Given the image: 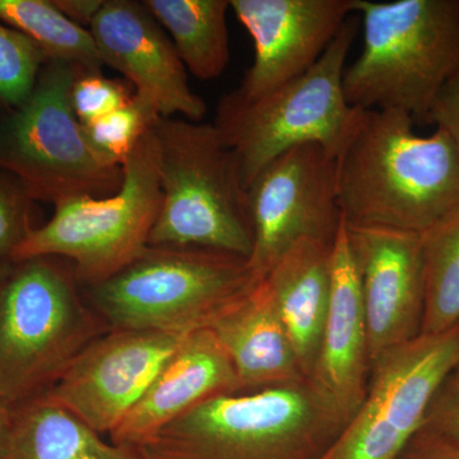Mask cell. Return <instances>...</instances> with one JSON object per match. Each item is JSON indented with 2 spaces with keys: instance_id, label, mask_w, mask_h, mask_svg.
Listing matches in <instances>:
<instances>
[{
  "instance_id": "obj_1",
  "label": "cell",
  "mask_w": 459,
  "mask_h": 459,
  "mask_svg": "<svg viewBox=\"0 0 459 459\" xmlns=\"http://www.w3.org/2000/svg\"><path fill=\"white\" fill-rule=\"evenodd\" d=\"M412 117L356 108L334 155L338 205L351 226L422 234L459 208V150L444 129L421 137Z\"/></svg>"
},
{
  "instance_id": "obj_2",
  "label": "cell",
  "mask_w": 459,
  "mask_h": 459,
  "mask_svg": "<svg viewBox=\"0 0 459 459\" xmlns=\"http://www.w3.org/2000/svg\"><path fill=\"white\" fill-rule=\"evenodd\" d=\"M349 421L304 377L208 398L134 452L140 459H320Z\"/></svg>"
},
{
  "instance_id": "obj_3",
  "label": "cell",
  "mask_w": 459,
  "mask_h": 459,
  "mask_svg": "<svg viewBox=\"0 0 459 459\" xmlns=\"http://www.w3.org/2000/svg\"><path fill=\"white\" fill-rule=\"evenodd\" d=\"M356 13L364 44L344 72L347 102L427 122L435 100L459 74V0H356Z\"/></svg>"
},
{
  "instance_id": "obj_4",
  "label": "cell",
  "mask_w": 459,
  "mask_h": 459,
  "mask_svg": "<svg viewBox=\"0 0 459 459\" xmlns=\"http://www.w3.org/2000/svg\"><path fill=\"white\" fill-rule=\"evenodd\" d=\"M108 331L72 265L54 256L12 263L0 290V400L12 407L47 394Z\"/></svg>"
},
{
  "instance_id": "obj_5",
  "label": "cell",
  "mask_w": 459,
  "mask_h": 459,
  "mask_svg": "<svg viewBox=\"0 0 459 459\" xmlns=\"http://www.w3.org/2000/svg\"><path fill=\"white\" fill-rule=\"evenodd\" d=\"M161 204L148 246L195 247L249 258L247 190L238 157L213 123L160 117Z\"/></svg>"
},
{
  "instance_id": "obj_6",
  "label": "cell",
  "mask_w": 459,
  "mask_h": 459,
  "mask_svg": "<svg viewBox=\"0 0 459 459\" xmlns=\"http://www.w3.org/2000/svg\"><path fill=\"white\" fill-rule=\"evenodd\" d=\"M256 283L243 256L148 246L110 279L84 287L83 298L115 331L188 334L210 327Z\"/></svg>"
},
{
  "instance_id": "obj_7",
  "label": "cell",
  "mask_w": 459,
  "mask_h": 459,
  "mask_svg": "<svg viewBox=\"0 0 459 459\" xmlns=\"http://www.w3.org/2000/svg\"><path fill=\"white\" fill-rule=\"evenodd\" d=\"M360 23L352 14L309 71L261 98L222 96L213 124L238 157L247 190L265 166L292 148L319 144L336 155L356 110L347 102L343 77Z\"/></svg>"
},
{
  "instance_id": "obj_8",
  "label": "cell",
  "mask_w": 459,
  "mask_h": 459,
  "mask_svg": "<svg viewBox=\"0 0 459 459\" xmlns=\"http://www.w3.org/2000/svg\"><path fill=\"white\" fill-rule=\"evenodd\" d=\"M81 72L48 60L29 98L0 124V170L16 178L32 201L108 197L122 186V166L92 147L72 107Z\"/></svg>"
},
{
  "instance_id": "obj_9",
  "label": "cell",
  "mask_w": 459,
  "mask_h": 459,
  "mask_svg": "<svg viewBox=\"0 0 459 459\" xmlns=\"http://www.w3.org/2000/svg\"><path fill=\"white\" fill-rule=\"evenodd\" d=\"M155 126L124 162L114 195L54 205L53 217L33 230L12 263L39 256L69 261L78 283L87 287L134 261L148 247L161 204Z\"/></svg>"
},
{
  "instance_id": "obj_10",
  "label": "cell",
  "mask_w": 459,
  "mask_h": 459,
  "mask_svg": "<svg viewBox=\"0 0 459 459\" xmlns=\"http://www.w3.org/2000/svg\"><path fill=\"white\" fill-rule=\"evenodd\" d=\"M459 364V323L420 334L370 367L364 401L320 459H395L424 425L435 394Z\"/></svg>"
},
{
  "instance_id": "obj_11",
  "label": "cell",
  "mask_w": 459,
  "mask_h": 459,
  "mask_svg": "<svg viewBox=\"0 0 459 459\" xmlns=\"http://www.w3.org/2000/svg\"><path fill=\"white\" fill-rule=\"evenodd\" d=\"M247 207L253 234L247 265L259 282L299 240L333 243L342 221L333 157L319 144L287 151L247 186Z\"/></svg>"
},
{
  "instance_id": "obj_12",
  "label": "cell",
  "mask_w": 459,
  "mask_h": 459,
  "mask_svg": "<svg viewBox=\"0 0 459 459\" xmlns=\"http://www.w3.org/2000/svg\"><path fill=\"white\" fill-rule=\"evenodd\" d=\"M188 334L111 329L91 342L45 395L92 430L110 435Z\"/></svg>"
},
{
  "instance_id": "obj_13",
  "label": "cell",
  "mask_w": 459,
  "mask_h": 459,
  "mask_svg": "<svg viewBox=\"0 0 459 459\" xmlns=\"http://www.w3.org/2000/svg\"><path fill=\"white\" fill-rule=\"evenodd\" d=\"M230 9L255 44L231 93L252 101L309 71L356 13V0H230Z\"/></svg>"
},
{
  "instance_id": "obj_14",
  "label": "cell",
  "mask_w": 459,
  "mask_h": 459,
  "mask_svg": "<svg viewBox=\"0 0 459 459\" xmlns=\"http://www.w3.org/2000/svg\"><path fill=\"white\" fill-rule=\"evenodd\" d=\"M370 367L383 353L421 334L425 307L421 234L351 226Z\"/></svg>"
},
{
  "instance_id": "obj_15",
  "label": "cell",
  "mask_w": 459,
  "mask_h": 459,
  "mask_svg": "<svg viewBox=\"0 0 459 459\" xmlns=\"http://www.w3.org/2000/svg\"><path fill=\"white\" fill-rule=\"evenodd\" d=\"M90 32L104 65L120 72L160 117L202 122L207 104L190 89L171 39L143 2L105 0Z\"/></svg>"
},
{
  "instance_id": "obj_16",
  "label": "cell",
  "mask_w": 459,
  "mask_h": 459,
  "mask_svg": "<svg viewBox=\"0 0 459 459\" xmlns=\"http://www.w3.org/2000/svg\"><path fill=\"white\" fill-rule=\"evenodd\" d=\"M238 394L234 368L211 329L192 332L166 361L110 442L140 448L160 431L208 398Z\"/></svg>"
},
{
  "instance_id": "obj_17",
  "label": "cell",
  "mask_w": 459,
  "mask_h": 459,
  "mask_svg": "<svg viewBox=\"0 0 459 459\" xmlns=\"http://www.w3.org/2000/svg\"><path fill=\"white\" fill-rule=\"evenodd\" d=\"M370 377L360 280L346 220L331 249V298L312 379L350 419L364 401Z\"/></svg>"
},
{
  "instance_id": "obj_18",
  "label": "cell",
  "mask_w": 459,
  "mask_h": 459,
  "mask_svg": "<svg viewBox=\"0 0 459 459\" xmlns=\"http://www.w3.org/2000/svg\"><path fill=\"white\" fill-rule=\"evenodd\" d=\"M208 329L231 361L238 394L262 391L307 377L263 281Z\"/></svg>"
},
{
  "instance_id": "obj_19",
  "label": "cell",
  "mask_w": 459,
  "mask_h": 459,
  "mask_svg": "<svg viewBox=\"0 0 459 459\" xmlns=\"http://www.w3.org/2000/svg\"><path fill=\"white\" fill-rule=\"evenodd\" d=\"M332 244L313 238L299 240L262 280L307 377L313 376L327 318Z\"/></svg>"
},
{
  "instance_id": "obj_20",
  "label": "cell",
  "mask_w": 459,
  "mask_h": 459,
  "mask_svg": "<svg viewBox=\"0 0 459 459\" xmlns=\"http://www.w3.org/2000/svg\"><path fill=\"white\" fill-rule=\"evenodd\" d=\"M0 459H140L42 394L9 407Z\"/></svg>"
},
{
  "instance_id": "obj_21",
  "label": "cell",
  "mask_w": 459,
  "mask_h": 459,
  "mask_svg": "<svg viewBox=\"0 0 459 459\" xmlns=\"http://www.w3.org/2000/svg\"><path fill=\"white\" fill-rule=\"evenodd\" d=\"M171 36L184 66L198 80L220 77L230 60V0H146Z\"/></svg>"
},
{
  "instance_id": "obj_22",
  "label": "cell",
  "mask_w": 459,
  "mask_h": 459,
  "mask_svg": "<svg viewBox=\"0 0 459 459\" xmlns=\"http://www.w3.org/2000/svg\"><path fill=\"white\" fill-rule=\"evenodd\" d=\"M0 22L35 42L48 60L86 72H101L104 66L90 30L72 22L53 0H0Z\"/></svg>"
},
{
  "instance_id": "obj_23",
  "label": "cell",
  "mask_w": 459,
  "mask_h": 459,
  "mask_svg": "<svg viewBox=\"0 0 459 459\" xmlns=\"http://www.w3.org/2000/svg\"><path fill=\"white\" fill-rule=\"evenodd\" d=\"M425 307L421 334L459 323V208L421 234Z\"/></svg>"
},
{
  "instance_id": "obj_24",
  "label": "cell",
  "mask_w": 459,
  "mask_h": 459,
  "mask_svg": "<svg viewBox=\"0 0 459 459\" xmlns=\"http://www.w3.org/2000/svg\"><path fill=\"white\" fill-rule=\"evenodd\" d=\"M160 117L150 105L134 95L123 108L82 126L87 140L100 155L111 164L123 166Z\"/></svg>"
},
{
  "instance_id": "obj_25",
  "label": "cell",
  "mask_w": 459,
  "mask_h": 459,
  "mask_svg": "<svg viewBox=\"0 0 459 459\" xmlns=\"http://www.w3.org/2000/svg\"><path fill=\"white\" fill-rule=\"evenodd\" d=\"M47 62L35 42L0 22V108L11 111L23 104Z\"/></svg>"
},
{
  "instance_id": "obj_26",
  "label": "cell",
  "mask_w": 459,
  "mask_h": 459,
  "mask_svg": "<svg viewBox=\"0 0 459 459\" xmlns=\"http://www.w3.org/2000/svg\"><path fill=\"white\" fill-rule=\"evenodd\" d=\"M32 202L16 178L0 170V261L13 262L18 247L36 229Z\"/></svg>"
},
{
  "instance_id": "obj_27",
  "label": "cell",
  "mask_w": 459,
  "mask_h": 459,
  "mask_svg": "<svg viewBox=\"0 0 459 459\" xmlns=\"http://www.w3.org/2000/svg\"><path fill=\"white\" fill-rule=\"evenodd\" d=\"M131 84L105 77L101 72H81L72 89V107L80 123L89 124L131 101Z\"/></svg>"
},
{
  "instance_id": "obj_28",
  "label": "cell",
  "mask_w": 459,
  "mask_h": 459,
  "mask_svg": "<svg viewBox=\"0 0 459 459\" xmlns=\"http://www.w3.org/2000/svg\"><path fill=\"white\" fill-rule=\"evenodd\" d=\"M422 427L459 444V364L443 380L435 394Z\"/></svg>"
},
{
  "instance_id": "obj_29",
  "label": "cell",
  "mask_w": 459,
  "mask_h": 459,
  "mask_svg": "<svg viewBox=\"0 0 459 459\" xmlns=\"http://www.w3.org/2000/svg\"><path fill=\"white\" fill-rule=\"evenodd\" d=\"M395 459H459V444L422 427Z\"/></svg>"
},
{
  "instance_id": "obj_30",
  "label": "cell",
  "mask_w": 459,
  "mask_h": 459,
  "mask_svg": "<svg viewBox=\"0 0 459 459\" xmlns=\"http://www.w3.org/2000/svg\"><path fill=\"white\" fill-rule=\"evenodd\" d=\"M427 123L448 133L459 150V74L444 87L435 100Z\"/></svg>"
},
{
  "instance_id": "obj_31",
  "label": "cell",
  "mask_w": 459,
  "mask_h": 459,
  "mask_svg": "<svg viewBox=\"0 0 459 459\" xmlns=\"http://www.w3.org/2000/svg\"><path fill=\"white\" fill-rule=\"evenodd\" d=\"M53 3L75 25L90 30L105 0H53Z\"/></svg>"
},
{
  "instance_id": "obj_32",
  "label": "cell",
  "mask_w": 459,
  "mask_h": 459,
  "mask_svg": "<svg viewBox=\"0 0 459 459\" xmlns=\"http://www.w3.org/2000/svg\"><path fill=\"white\" fill-rule=\"evenodd\" d=\"M12 263L0 261V290H2L3 283L7 279L9 271H11Z\"/></svg>"
},
{
  "instance_id": "obj_33",
  "label": "cell",
  "mask_w": 459,
  "mask_h": 459,
  "mask_svg": "<svg viewBox=\"0 0 459 459\" xmlns=\"http://www.w3.org/2000/svg\"><path fill=\"white\" fill-rule=\"evenodd\" d=\"M9 413V407L2 400H0V428L4 424L5 419H7Z\"/></svg>"
}]
</instances>
